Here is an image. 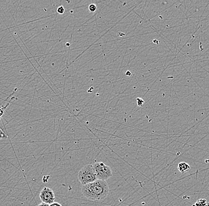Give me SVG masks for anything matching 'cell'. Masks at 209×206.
I'll use <instances>...</instances> for the list:
<instances>
[{
	"label": "cell",
	"instance_id": "8fae6325",
	"mask_svg": "<svg viewBox=\"0 0 209 206\" xmlns=\"http://www.w3.org/2000/svg\"><path fill=\"white\" fill-rule=\"evenodd\" d=\"M37 206H49V205L48 204H46V203H41Z\"/></svg>",
	"mask_w": 209,
	"mask_h": 206
},
{
	"label": "cell",
	"instance_id": "3957f363",
	"mask_svg": "<svg viewBox=\"0 0 209 206\" xmlns=\"http://www.w3.org/2000/svg\"><path fill=\"white\" fill-rule=\"evenodd\" d=\"M98 179L106 181L112 176V171L110 167L102 162H96L93 165Z\"/></svg>",
	"mask_w": 209,
	"mask_h": 206
},
{
	"label": "cell",
	"instance_id": "30bf717a",
	"mask_svg": "<svg viewBox=\"0 0 209 206\" xmlns=\"http://www.w3.org/2000/svg\"><path fill=\"white\" fill-rule=\"evenodd\" d=\"M49 206H61V204H60L59 203H52V204H50L49 205Z\"/></svg>",
	"mask_w": 209,
	"mask_h": 206
},
{
	"label": "cell",
	"instance_id": "6da1fadb",
	"mask_svg": "<svg viewBox=\"0 0 209 206\" xmlns=\"http://www.w3.org/2000/svg\"><path fill=\"white\" fill-rule=\"evenodd\" d=\"M81 191L87 199L93 201H101L108 197L110 188L106 181L97 179L92 183L83 185Z\"/></svg>",
	"mask_w": 209,
	"mask_h": 206
},
{
	"label": "cell",
	"instance_id": "ba28073f",
	"mask_svg": "<svg viewBox=\"0 0 209 206\" xmlns=\"http://www.w3.org/2000/svg\"><path fill=\"white\" fill-rule=\"evenodd\" d=\"M65 12V9L63 6H60L57 8V12L59 14H63Z\"/></svg>",
	"mask_w": 209,
	"mask_h": 206
},
{
	"label": "cell",
	"instance_id": "9c48e42d",
	"mask_svg": "<svg viewBox=\"0 0 209 206\" xmlns=\"http://www.w3.org/2000/svg\"><path fill=\"white\" fill-rule=\"evenodd\" d=\"M137 103L139 106H141L142 104L144 103V101L141 99H137Z\"/></svg>",
	"mask_w": 209,
	"mask_h": 206
},
{
	"label": "cell",
	"instance_id": "7a4b0ae2",
	"mask_svg": "<svg viewBox=\"0 0 209 206\" xmlns=\"http://www.w3.org/2000/svg\"><path fill=\"white\" fill-rule=\"evenodd\" d=\"M78 179L82 185L96 181L98 179L93 165H87L83 167L78 173Z\"/></svg>",
	"mask_w": 209,
	"mask_h": 206
},
{
	"label": "cell",
	"instance_id": "8992f818",
	"mask_svg": "<svg viewBox=\"0 0 209 206\" xmlns=\"http://www.w3.org/2000/svg\"><path fill=\"white\" fill-rule=\"evenodd\" d=\"M9 104H10V102L9 103H7V105H6V106H3V107H1V108H0V118H1V116L4 115V111H5V109L7 108V107L9 105Z\"/></svg>",
	"mask_w": 209,
	"mask_h": 206
},
{
	"label": "cell",
	"instance_id": "52a82bcc",
	"mask_svg": "<svg viewBox=\"0 0 209 206\" xmlns=\"http://www.w3.org/2000/svg\"><path fill=\"white\" fill-rule=\"evenodd\" d=\"M89 10H90V12H95V11L96 10V6H95V4H90V5L89 6Z\"/></svg>",
	"mask_w": 209,
	"mask_h": 206
},
{
	"label": "cell",
	"instance_id": "5b68a950",
	"mask_svg": "<svg viewBox=\"0 0 209 206\" xmlns=\"http://www.w3.org/2000/svg\"><path fill=\"white\" fill-rule=\"evenodd\" d=\"M190 169H191L190 166L188 163H186L184 162H180L178 165V170L182 174L189 172L190 171Z\"/></svg>",
	"mask_w": 209,
	"mask_h": 206
},
{
	"label": "cell",
	"instance_id": "7c38bea8",
	"mask_svg": "<svg viewBox=\"0 0 209 206\" xmlns=\"http://www.w3.org/2000/svg\"><path fill=\"white\" fill-rule=\"evenodd\" d=\"M0 119H1V118H0Z\"/></svg>",
	"mask_w": 209,
	"mask_h": 206
},
{
	"label": "cell",
	"instance_id": "277c9868",
	"mask_svg": "<svg viewBox=\"0 0 209 206\" xmlns=\"http://www.w3.org/2000/svg\"><path fill=\"white\" fill-rule=\"evenodd\" d=\"M39 197L42 201V203H46L49 205L54 203L55 200V196L54 191L48 187H44L41 190Z\"/></svg>",
	"mask_w": 209,
	"mask_h": 206
}]
</instances>
